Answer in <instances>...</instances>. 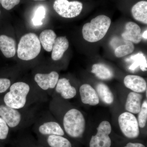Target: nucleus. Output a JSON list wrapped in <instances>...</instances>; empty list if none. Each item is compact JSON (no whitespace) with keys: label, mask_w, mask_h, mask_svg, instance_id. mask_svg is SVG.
I'll return each mask as SVG.
<instances>
[{"label":"nucleus","mask_w":147,"mask_h":147,"mask_svg":"<svg viewBox=\"0 0 147 147\" xmlns=\"http://www.w3.org/2000/svg\"><path fill=\"white\" fill-rule=\"evenodd\" d=\"M30 85L19 82L11 84L9 91L5 95L4 103L10 108L23 109L30 103L32 92Z\"/></svg>","instance_id":"1"},{"label":"nucleus","mask_w":147,"mask_h":147,"mask_svg":"<svg viewBox=\"0 0 147 147\" xmlns=\"http://www.w3.org/2000/svg\"><path fill=\"white\" fill-rule=\"evenodd\" d=\"M111 19L104 15H99L84 25L82 34L84 39L91 42H96L105 36L111 24Z\"/></svg>","instance_id":"2"},{"label":"nucleus","mask_w":147,"mask_h":147,"mask_svg":"<svg viewBox=\"0 0 147 147\" xmlns=\"http://www.w3.org/2000/svg\"><path fill=\"white\" fill-rule=\"evenodd\" d=\"M63 124L67 134L73 138H79L84 134L86 121L80 111L72 108L67 111L64 115Z\"/></svg>","instance_id":"3"},{"label":"nucleus","mask_w":147,"mask_h":147,"mask_svg":"<svg viewBox=\"0 0 147 147\" xmlns=\"http://www.w3.org/2000/svg\"><path fill=\"white\" fill-rule=\"evenodd\" d=\"M41 45L38 37L35 34L29 33L24 35L18 43L17 55L20 59L30 61L39 55Z\"/></svg>","instance_id":"4"},{"label":"nucleus","mask_w":147,"mask_h":147,"mask_svg":"<svg viewBox=\"0 0 147 147\" xmlns=\"http://www.w3.org/2000/svg\"><path fill=\"white\" fill-rule=\"evenodd\" d=\"M22 109L10 108L5 105H0V117L5 122L9 128H14L23 125L26 115Z\"/></svg>","instance_id":"5"},{"label":"nucleus","mask_w":147,"mask_h":147,"mask_svg":"<svg viewBox=\"0 0 147 147\" xmlns=\"http://www.w3.org/2000/svg\"><path fill=\"white\" fill-rule=\"evenodd\" d=\"M53 7L55 11L62 17L72 18L80 14L83 5L82 3L77 1L69 2L67 0H56Z\"/></svg>","instance_id":"6"},{"label":"nucleus","mask_w":147,"mask_h":147,"mask_svg":"<svg viewBox=\"0 0 147 147\" xmlns=\"http://www.w3.org/2000/svg\"><path fill=\"white\" fill-rule=\"evenodd\" d=\"M118 122L121 130L125 137L134 139L139 136V123L134 115L128 112L122 113L119 117Z\"/></svg>","instance_id":"7"},{"label":"nucleus","mask_w":147,"mask_h":147,"mask_svg":"<svg viewBox=\"0 0 147 147\" xmlns=\"http://www.w3.org/2000/svg\"><path fill=\"white\" fill-rule=\"evenodd\" d=\"M97 132L93 136L90 142V147H110L111 140L109 134L112 127L108 121L101 122L97 128Z\"/></svg>","instance_id":"8"},{"label":"nucleus","mask_w":147,"mask_h":147,"mask_svg":"<svg viewBox=\"0 0 147 147\" xmlns=\"http://www.w3.org/2000/svg\"><path fill=\"white\" fill-rule=\"evenodd\" d=\"M34 79L38 87L46 91L55 88L59 79V75L55 71L49 73H37L35 75Z\"/></svg>","instance_id":"9"},{"label":"nucleus","mask_w":147,"mask_h":147,"mask_svg":"<svg viewBox=\"0 0 147 147\" xmlns=\"http://www.w3.org/2000/svg\"><path fill=\"white\" fill-rule=\"evenodd\" d=\"M37 125L38 129L40 134L43 135H56L63 136L64 131L59 124L53 121H48L47 119H42L40 121Z\"/></svg>","instance_id":"10"},{"label":"nucleus","mask_w":147,"mask_h":147,"mask_svg":"<svg viewBox=\"0 0 147 147\" xmlns=\"http://www.w3.org/2000/svg\"><path fill=\"white\" fill-rule=\"evenodd\" d=\"M80 96L82 102L84 104L90 105H96L99 102L98 97L96 91L89 84L82 85L79 90Z\"/></svg>","instance_id":"11"},{"label":"nucleus","mask_w":147,"mask_h":147,"mask_svg":"<svg viewBox=\"0 0 147 147\" xmlns=\"http://www.w3.org/2000/svg\"><path fill=\"white\" fill-rule=\"evenodd\" d=\"M124 83L127 88L136 93L144 92L147 90V83L144 79L137 75L125 76Z\"/></svg>","instance_id":"12"},{"label":"nucleus","mask_w":147,"mask_h":147,"mask_svg":"<svg viewBox=\"0 0 147 147\" xmlns=\"http://www.w3.org/2000/svg\"><path fill=\"white\" fill-rule=\"evenodd\" d=\"M55 88L56 92L65 99L73 98L76 94V88L71 86L69 80L66 78L59 79Z\"/></svg>","instance_id":"13"},{"label":"nucleus","mask_w":147,"mask_h":147,"mask_svg":"<svg viewBox=\"0 0 147 147\" xmlns=\"http://www.w3.org/2000/svg\"><path fill=\"white\" fill-rule=\"evenodd\" d=\"M124 39L135 43H139L142 39L141 29L137 24L129 22L125 25V30L122 34Z\"/></svg>","instance_id":"14"},{"label":"nucleus","mask_w":147,"mask_h":147,"mask_svg":"<svg viewBox=\"0 0 147 147\" xmlns=\"http://www.w3.org/2000/svg\"><path fill=\"white\" fill-rule=\"evenodd\" d=\"M0 50L5 57H13L16 54V41L10 37L5 35H0Z\"/></svg>","instance_id":"15"},{"label":"nucleus","mask_w":147,"mask_h":147,"mask_svg":"<svg viewBox=\"0 0 147 147\" xmlns=\"http://www.w3.org/2000/svg\"><path fill=\"white\" fill-rule=\"evenodd\" d=\"M69 45L68 40L65 37H59L56 38L52 50V58L53 60L58 61L61 59Z\"/></svg>","instance_id":"16"},{"label":"nucleus","mask_w":147,"mask_h":147,"mask_svg":"<svg viewBox=\"0 0 147 147\" xmlns=\"http://www.w3.org/2000/svg\"><path fill=\"white\" fill-rule=\"evenodd\" d=\"M142 95L135 92L129 93L125 103V109L134 114H138L141 110L142 100Z\"/></svg>","instance_id":"17"},{"label":"nucleus","mask_w":147,"mask_h":147,"mask_svg":"<svg viewBox=\"0 0 147 147\" xmlns=\"http://www.w3.org/2000/svg\"><path fill=\"white\" fill-rule=\"evenodd\" d=\"M132 16L135 20L147 24V2L141 1L133 6L131 9Z\"/></svg>","instance_id":"18"},{"label":"nucleus","mask_w":147,"mask_h":147,"mask_svg":"<svg viewBox=\"0 0 147 147\" xmlns=\"http://www.w3.org/2000/svg\"><path fill=\"white\" fill-rule=\"evenodd\" d=\"M56 38L57 35L55 32L50 29L43 31L40 35V41L44 50L48 52L52 51Z\"/></svg>","instance_id":"19"},{"label":"nucleus","mask_w":147,"mask_h":147,"mask_svg":"<svg viewBox=\"0 0 147 147\" xmlns=\"http://www.w3.org/2000/svg\"><path fill=\"white\" fill-rule=\"evenodd\" d=\"M92 73L94 74L98 79L108 80L113 76V71L105 65L101 63L95 64L92 67Z\"/></svg>","instance_id":"20"},{"label":"nucleus","mask_w":147,"mask_h":147,"mask_svg":"<svg viewBox=\"0 0 147 147\" xmlns=\"http://www.w3.org/2000/svg\"><path fill=\"white\" fill-rule=\"evenodd\" d=\"M96 92L99 98L106 104H112L114 101V96L107 85L102 83L98 84L96 87Z\"/></svg>","instance_id":"21"},{"label":"nucleus","mask_w":147,"mask_h":147,"mask_svg":"<svg viewBox=\"0 0 147 147\" xmlns=\"http://www.w3.org/2000/svg\"><path fill=\"white\" fill-rule=\"evenodd\" d=\"M47 143L50 147H71V143L68 139L59 135H49Z\"/></svg>","instance_id":"22"},{"label":"nucleus","mask_w":147,"mask_h":147,"mask_svg":"<svg viewBox=\"0 0 147 147\" xmlns=\"http://www.w3.org/2000/svg\"><path fill=\"white\" fill-rule=\"evenodd\" d=\"M130 59L134 61L129 67V69L134 71L136 68L140 66V69L143 71H147V61L145 56L142 53H138L136 55L131 56Z\"/></svg>","instance_id":"23"},{"label":"nucleus","mask_w":147,"mask_h":147,"mask_svg":"<svg viewBox=\"0 0 147 147\" xmlns=\"http://www.w3.org/2000/svg\"><path fill=\"white\" fill-rule=\"evenodd\" d=\"M134 49V45L132 42L127 40L125 45H121L116 48L115 50V55L117 57H122L131 54Z\"/></svg>","instance_id":"24"},{"label":"nucleus","mask_w":147,"mask_h":147,"mask_svg":"<svg viewBox=\"0 0 147 147\" xmlns=\"http://www.w3.org/2000/svg\"><path fill=\"white\" fill-rule=\"evenodd\" d=\"M147 121V102L145 100L142 105L141 110L138 115V123L140 127L143 128L146 126Z\"/></svg>","instance_id":"25"},{"label":"nucleus","mask_w":147,"mask_h":147,"mask_svg":"<svg viewBox=\"0 0 147 147\" xmlns=\"http://www.w3.org/2000/svg\"><path fill=\"white\" fill-rule=\"evenodd\" d=\"M45 9L43 6L38 7L35 12L32 19L33 24L35 26H41L42 24V20L45 16Z\"/></svg>","instance_id":"26"},{"label":"nucleus","mask_w":147,"mask_h":147,"mask_svg":"<svg viewBox=\"0 0 147 147\" xmlns=\"http://www.w3.org/2000/svg\"><path fill=\"white\" fill-rule=\"evenodd\" d=\"M9 128L7 125L3 120L0 117V139L4 140L7 138L9 131Z\"/></svg>","instance_id":"27"},{"label":"nucleus","mask_w":147,"mask_h":147,"mask_svg":"<svg viewBox=\"0 0 147 147\" xmlns=\"http://www.w3.org/2000/svg\"><path fill=\"white\" fill-rule=\"evenodd\" d=\"M21 0H0L3 7L7 10H10L17 5Z\"/></svg>","instance_id":"28"},{"label":"nucleus","mask_w":147,"mask_h":147,"mask_svg":"<svg viewBox=\"0 0 147 147\" xmlns=\"http://www.w3.org/2000/svg\"><path fill=\"white\" fill-rule=\"evenodd\" d=\"M11 85V82L9 79L0 78V94L5 92L9 89Z\"/></svg>","instance_id":"29"},{"label":"nucleus","mask_w":147,"mask_h":147,"mask_svg":"<svg viewBox=\"0 0 147 147\" xmlns=\"http://www.w3.org/2000/svg\"><path fill=\"white\" fill-rule=\"evenodd\" d=\"M124 147H146L144 145L140 143H129Z\"/></svg>","instance_id":"30"},{"label":"nucleus","mask_w":147,"mask_h":147,"mask_svg":"<svg viewBox=\"0 0 147 147\" xmlns=\"http://www.w3.org/2000/svg\"><path fill=\"white\" fill-rule=\"evenodd\" d=\"M147 30H146V31L144 32V33L142 35V37L143 38H144V39L146 40L147 38Z\"/></svg>","instance_id":"31"},{"label":"nucleus","mask_w":147,"mask_h":147,"mask_svg":"<svg viewBox=\"0 0 147 147\" xmlns=\"http://www.w3.org/2000/svg\"><path fill=\"white\" fill-rule=\"evenodd\" d=\"M33 1H46V0H33Z\"/></svg>","instance_id":"32"},{"label":"nucleus","mask_w":147,"mask_h":147,"mask_svg":"<svg viewBox=\"0 0 147 147\" xmlns=\"http://www.w3.org/2000/svg\"><path fill=\"white\" fill-rule=\"evenodd\" d=\"M0 14H1V11H0Z\"/></svg>","instance_id":"33"},{"label":"nucleus","mask_w":147,"mask_h":147,"mask_svg":"<svg viewBox=\"0 0 147 147\" xmlns=\"http://www.w3.org/2000/svg\"><path fill=\"white\" fill-rule=\"evenodd\" d=\"M0 3H1V1H0Z\"/></svg>","instance_id":"34"}]
</instances>
